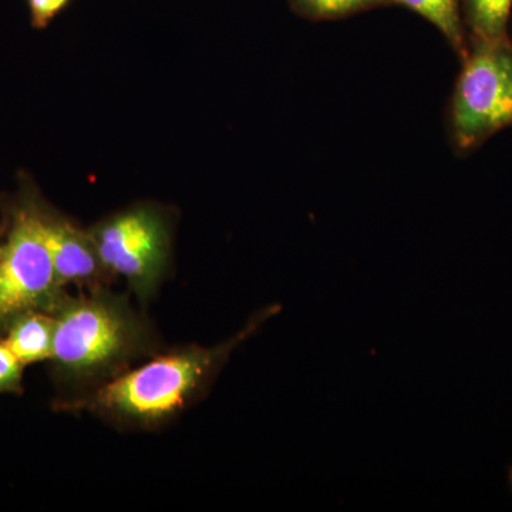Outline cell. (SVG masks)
Masks as SVG:
<instances>
[{"label":"cell","mask_w":512,"mask_h":512,"mask_svg":"<svg viewBox=\"0 0 512 512\" xmlns=\"http://www.w3.org/2000/svg\"><path fill=\"white\" fill-rule=\"evenodd\" d=\"M281 311L274 305L256 312L241 332L212 348L191 345L148 357L92 392L59 402L69 412H89L121 429L167 426L208 393L232 352Z\"/></svg>","instance_id":"obj_1"},{"label":"cell","mask_w":512,"mask_h":512,"mask_svg":"<svg viewBox=\"0 0 512 512\" xmlns=\"http://www.w3.org/2000/svg\"><path fill=\"white\" fill-rule=\"evenodd\" d=\"M52 315L53 375L60 386L79 392L74 397L92 392L161 352L156 330L146 316L131 306L127 295L111 292L107 286L76 298L67 293Z\"/></svg>","instance_id":"obj_2"},{"label":"cell","mask_w":512,"mask_h":512,"mask_svg":"<svg viewBox=\"0 0 512 512\" xmlns=\"http://www.w3.org/2000/svg\"><path fill=\"white\" fill-rule=\"evenodd\" d=\"M43 204L29 190L9 210L8 231L0 244V335L16 316L52 313L67 295L47 247Z\"/></svg>","instance_id":"obj_3"},{"label":"cell","mask_w":512,"mask_h":512,"mask_svg":"<svg viewBox=\"0 0 512 512\" xmlns=\"http://www.w3.org/2000/svg\"><path fill=\"white\" fill-rule=\"evenodd\" d=\"M510 126L511 37H471L451 99L450 128L454 146L461 153H470Z\"/></svg>","instance_id":"obj_4"},{"label":"cell","mask_w":512,"mask_h":512,"mask_svg":"<svg viewBox=\"0 0 512 512\" xmlns=\"http://www.w3.org/2000/svg\"><path fill=\"white\" fill-rule=\"evenodd\" d=\"M97 254L111 278H123L138 301L160 289L171 259V222L153 205H137L89 229Z\"/></svg>","instance_id":"obj_5"},{"label":"cell","mask_w":512,"mask_h":512,"mask_svg":"<svg viewBox=\"0 0 512 512\" xmlns=\"http://www.w3.org/2000/svg\"><path fill=\"white\" fill-rule=\"evenodd\" d=\"M43 221L57 281L63 288L76 285L90 291L110 284L113 278L104 268L89 231L77 227L45 204Z\"/></svg>","instance_id":"obj_6"},{"label":"cell","mask_w":512,"mask_h":512,"mask_svg":"<svg viewBox=\"0 0 512 512\" xmlns=\"http://www.w3.org/2000/svg\"><path fill=\"white\" fill-rule=\"evenodd\" d=\"M6 345L22 365L50 360L55 340V316L49 312L30 311L16 316L2 335Z\"/></svg>","instance_id":"obj_7"},{"label":"cell","mask_w":512,"mask_h":512,"mask_svg":"<svg viewBox=\"0 0 512 512\" xmlns=\"http://www.w3.org/2000/svg\"><path fill=\"white\" fill-rule=\"evenodd\" d=\"M392 3L406 6L429 20L446 37L461 60L467 55L468 40L461 15V0H392Z\"/></svg>","instance_id":"obj_8"},{"label":"cell","mask_w":512,"mask_h":512,"mask_svg":"<svg viewBox=\"0 0 512 512\" xmlns=\"http://www.w3.org/2000/svg\"><path fill=\"white\" fill-rule=\"evenodd\" d=\"M512 0H461V15L470 39L508 35Z\"/></svg>","instance_id":"obj_9"},{"label":"cell","mask_w":512,"mask_h":512,"mask_svg":"<svg viewBox=\"0 0 512 512\" xmlns=\"http://www.w3.org/2000/svg\"><path fill=\"white\" fill-rule=\"evenodd\" d=\"M292 8L313 20H332L356 15L365 10L392 5V0H289Z\"/></svg>","instance_id":"obj_10"},{"label":"cell","mask_w":512,"mask_h":512,"mask_svg":"<svg viewBox=\"0 0 512 512\" xmlns=\"http://www.w3.org/2000/svg\"><path fill=\"white\" fill-rule=\"evenodd\" d=\"M23 369L25 365L19 362L12 350L0 336V394L23 393Z\"/></svg>","instance_id":"obj_11"},{"label":"cell","mask_w":512,"mask_h":512,"mask_svg":"<svg viewBox=\"0 0 512 512\" xmlns=\"http://www.w3.org/2000/svg\"><path fill=\"white\" fill-rule=\"evenodd\" d=\"M69 3L70 0H28L33 28H47Z\"/></svg>","instance_id":"obj_12"},{"label":"cell","mask_w":512,"mask_h":512,"mask_svg":"<svg viewBox=\"0 0 512 512\" xmlns=\"http://www.w3.org/2000/svg\"><path fill=\"white\" fill-rule=\"evenodd\" d=\"M511 476H512V474H511Z\"/></svg>","instance_id":"obj_13"}]
</instances>
